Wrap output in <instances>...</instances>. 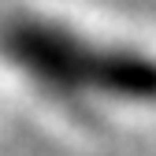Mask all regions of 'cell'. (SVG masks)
Listing matches in <instances>:
<instances>
[{
  "label": "cell",
  "instance_id": "obj_1",
  "mask_svg": "<svg viewBox=\"0 0 156 156\" xmlns=\"http://www.w3.org/2000/svg\"><path fill=\"white\" fill-rule=\"evenodd\" d=\"M0 86L56 138L115 145L156 126V30L97 8H0Z\"/></svg>",
  "mask_w": 156,
  "mask_h": 156
},
{
  "label": "cell",
  "instance_id": "obj_2",
  "mask_svg": "<svg viewBox=\"0 0 156 156\" xmlns=\"http://www.w3.org/2000/svg\"><path fill=\"white\" fill-rule=\"evenodd\" d=\"M4 108H11V104H8V97H4V86H0V115H4Z\"/></svg>",
  "mask_w": 156,
  "mask_h": 156
}]
</instances>
